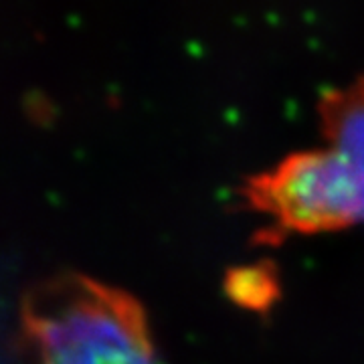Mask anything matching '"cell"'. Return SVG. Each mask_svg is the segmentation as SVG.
I'll list each match as a JSON object with an SVG mask.
<instances>
[{"mask_svg": "<svg viewBox=\"0 0 364 364\" xmlns=\"http://www.w3.org/2000/svg\"><path fill=\"white\" fill-rule=\"evenodd\" d=\"M227 291L231 298L245 308H263L277 294L275 277L265 265H247L235 269L227 279Z\"/></svg>", "mask_w": 364, "mask_h": 364, "instance_id": "cell-4", "label": "cell"}, {"mask_svg": "<svg viewBox=\"0 0 364 364\" xmlns=\"http://www.w3.org/2000/svg\"><path fill=\"white\" fill-rule=\"evenodd\" d=\"M318 112L326 144L350 166L364 205V77L326 91Z\"/></svg>", "mask_w": 364, "mask_h": 364, "instance_id": "cell-3", "label": "cell"}, {"mask_svg": "<svg viewBox=\"0 0 364 364\" xmlns=\"http://www.w3.org/2000/svg\"><path fill=\"white\" fill-rule=\"evenodd\" d=\"M243 195L284 231L324 233L364 219L356 176L328 144L287 154L275 166L251 176Z\"/></svg>", "mask_w": 364, "mask_h": 364, "instance_id": "cell-2", "label": "cell"}, {"mask_svg": "<svg viewBox=\"0 0 364 364\" xmlns=\"http://www.w3.org/2000/svg\"><path fill=\"white\" fill-rule=\"evenodd\" d=\"M28 334L39 364H160L138 301L87 279L43 294Z\"/></svg>", "mask_w": 364, "mask_h": 364, "instance_id": "cell-1", "label": "cell"}]
</instances>
